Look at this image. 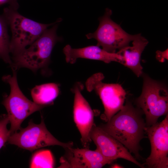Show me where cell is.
<instances>
[{
    "label": "cell",
    "mask_w": 168,
    "mask_h": 168,
    "mask_svg": "<svg viewBox=\"0 0 168 168\" xmlns=\"http://www.w3.org/2000/svg\"><path fill=\"white\" fill-rule=\"evenodd\" d=\"M8 25L3 15H0V59L11 66L12 61L9 55L10 41L7 31Z\"/></svg>",
    "instance_id": "obj_16"
},
{
    "label": "cell",
    "mask_w": 168,
    "mask_h": 168,
    "mask_svg": "<svg viewBox=\"0 0 168 168\" xmlns=\"http://www.w3.org/2000/svg\"><path fill=\"white\" fill-rule=\"evenodd\" d=\"M8 0H0V5L7 3Z\"/></svg>",
    "instance_id": "obj_22"
},
{
    "label": "cell",
    "mask_w": 168,
    "mask_h": 168,
    "mask_svg": "<svg viewBox=\"0 0 168 168\" xmlns=\"http://www.w3.org/2000/svg\"><path fill=\"white\" fill-rule=\"evenodd\" d=\"M18 0H8L7 3L9 6L14 8L18 9L19 7V4L17 2Z\"/></svg>",
    "instance_id": "obj_20"
},
{
    "label": "cell",
    "mask_w": 168,
    "mask_h": 168,
    "mask_svg": "<svg viewBox=\"0 0 168 168\" xmlns=\"http://www.w3.org/2000/svg\"><path fill=\"white\" fill-rule=\"evenodd\" d=\"M54 162L53 155L49 150H38L33 154L31 159L30 168H53Z\"/></svg>",
    "instance_id": "obj_17"
},
{
    "label": "cell",
    "mask_w": 168,
    "mask_h": 168,
    "mask_svg": "<svg viewBox=\"0 0 168 168\" xmlns=\"http://www.w3.org/2000/svg\"><path fill=\"white\" fill-rule=\"evenodd\" d=\"M58 23L46 29L29 48L13 56L11 66L12 69L25 68L35 72L48 67L54 47L62 39L57 34Z\"/></svg>",
    "instance_id": "obj_2"
},
{
    "label": "cell",
    "mask_w": 168,
    "mask_h": 168,
    "mask_svg": "<svg viewBox=\"0 0 168 168\" xmlns=\"http://www.w3.org/2000/svg\"><path fill=\"white\" fill-rule=\"evenodd\" d=\"M66 152L60 159L61 164L59 167L100 168L114 161L105 157L96 150L89 148H64Z\"/></svg>",
    "instance_id": "obj_12"
},
{
    "label": "cell",
    "mask_w": 168,
    "mask_h": 168,
    "mask_svg": "<svg viewBox=\"0 0 168 168\" xmlns=\"http://www.w3.org/2000/svg\"><path fill=\"white\" fill-rule=\"evenodd\" d=\"M9 121L7 114H3L0 119V149L8 141L10 135L9 130L7 128V125Z\"/></svg>",
    "instance_id": "obj_18"
},
{
    "label": "cell",
    "mask_w": 168,
    "mask_h": 168,
    "mask_svg": "<svg viewBox=\"0 0 168 168\" xmlns=\"http://www.w3.org/2000/svg\"><path fill=\"white\" fill-rule=\"evenodd\" d=\"M12 70V76L5 75L2 77V80L10 87L9 95L4 96L2 103L11 124L10 135L20 129L22 122L29 116L45 107L30 101L24 95L18 85L16 70Z\"/></svg>",
    "instance_id": "obj_5"
},
{
    "label": "cell",
    "mask_w": 168,
    "mask_h": 168,
    "mask_svg": "<svg viewBox=\"0 0 168 168\" xmlns=\"http://www.w3.org/2000/svg\"><path fill=\"white\" fill-rule=\"evenodd\" d=\"M82 84L77 82L72 89L74 94L73 107L74 120L81 134V140L84 148H89L92 140L90 134L95 125L94 113L88 102L82 94Z\"/></svg>",
    "instance_id": "obj_10"
},
{
    "label": "cell",
    "mask_w": 168,
    "mask_h": 168,
    "mask_svg": "<svg viewBox=\"0 0 168 168\" xmlns=\"http://www.w3.org/2000/svg\"><path fill=\"white\" fill-rule=\"evenodd\" d=\"M151 145V152L145 164L150 168L168 167V115L160 123L146 127Z\"/></svg>",
    "instance_id": "obj_9"
},
{
    "label": "cell",
    "mask_w": 168,
    "mask_h": 168,
    "mask_svg": "<svg viewBox=\"0 0 168 168\" xmlns=\"http://www.w3.org/2000/svg\"><path fill=\"white\" fill-rule=\"evenodd\" d=\"M142 75L143 80L142 92L136 102L145 115L146 127H149L156 123L160 116L168 114V91L164 83L146 74Z\"/></svg>",
    "instance_id": "obj_4"
},
{
    "label": "cell",
    "mask_w": 168,
    "mask_h": 168,
    "mask_svg": "<svg viewBox=\"0 0 168 168\" xmlns=\"http://www.w3.org/2000/svg\"><path fill=\"white\" fill-rule=\"evenodd\" d=\"M156 59L161 62H163L166 59H168V49L164 51H157L156 52Z\"/></svg>",
    "instance_id": "obj_19"
},
{
    "label": "cell",
    "mask_w": 168,
    "mask_h": 168,
    "mask_svg": "<svg viewBox=\"0 0 168 168\" xmlns=\"http://www.w3.org/2000/svg\"><path fill=\"white\" fill-rule=\"evenodd\" d=\"M104 78L101 72L94 74L87 79L86 86L87 91H94L99 96L104 109L101 117L107 122L123 107L126 93L120 84L103 82Z\"/></svg>",
    "instance_id": "obj_8"
},
{
    "label": "cell",
    "mask_w": 168,
    "mask_h": 168,
    "mask_svg": "<svg viewBox=\"0 0 168 168\" xmlns=\"http://www.w3.org/2000/svg\"><path fill=\"white\" fill-rule=\"evenodd\" d=\"M60 92L59 85L49 83L37 85L31 90L33 101L45 107L52 105Z\"/></svg>",
    "instance_id": "obj_15"
},
{
    "label": "cell",
    "mask_w": 168,
    "mask_h": 168,
    "mask_svg": "<svg viewBox=\"0 0 168 168\" xmlns=\"http://www.w3.org/2000/svg\"><path fill=\"white\" fill-rule=\"evenodd\" d=\"M19 129V132L10 135L8 143L31 152L52 145H58L64 148L73 145L72 142L64 143L56 138L47 129L43 118L39 124H35L31 120L27 127H21Z\"/></svg>",
    "instance_id": "obj_7"
},
{
    "label": "cell",
    "mask_w": 168,
    "mask_h": 168,
    "mask_svg": "<svg viewBox=\"0 0 168 168\" xmlns=\"http://www.w3.org/2000/svg\"><path fill=\"white\" fill-rule=\"evenodd\" d=\"M67 63H75L78 58L100 60L106 63L114 61L121 63L122 58L117 52H108L97 45H91L80 48H73L68 44L63 49Z\"/></svg>",
    "instance_id": "obj_13"
},
{
    "label": "cell",
    "mask_w": 168,
    "mask_h": 168,
    "mask_svg": "<svg viewBox=\"0 0 168 168\" xmlns=\"http://www.w3.org/2000/svg\"><path fill=\"white\" fill-rule=\"evenodd\" d=\"M141 110L126 101L122 109L99 127L123 144L140 160V142L144 137L146 123Z\"/></svg>",
    "instance_id": "obj_1"
},
{
    "label": "cell",
    "mask_w": 168,
    "mask_h": 168,
    "mask_svg": "<svg viewBox=\"0 0 168 168\" xmlns=\"http://www.w3.org/2000/svg\"><path fill=\"white\" fill-rule=\"evenodd\" d=\"M112 168H123V166L121 165L118 164H115L113 165L112 166Z\"/></svg>",
    "instance_id": "obj_21"
},
{
    "label": "cell",
    "mask_w": 168,
    "mask_h": 168,
    "mask_svg": "<svg viewBox=\"0 0 168 168\" xmlns=\"http://www.w3.org/2000/svg\"><path fill=\"white\" fill-rule=\"evenodd\" d=\"M17 9L10 6L3 9L2 15L10 27L12 38L10 41V53L14 56L31 45L51 26L61 21V18L49 24L36 22L21 14Z\"/></svg>",
    "instance_id": "obj_3"
},
{
    "label": "cell",
    "mask_w": 168,
    "mask_h": 168,
    "mask_svg": "<svg viewBox=\"0 0 168 168\" xmlns=\"http://www.w3.org/2000/svg\"><path fill=\"white\" fill-rule=\"evenodd\" d=\"M111 10L105 9L104 15L99 18V24L97 30L92 33L86 35L88 39H94L97 41L96 45L110 53H115L119 50L129 45V43L136 39L139 34L130 35L124 30L110 18Z\"/></svg>",
    "instance_id": "obj_6"
},
{
    "label": "cell",
    "mask_w": 168,
    "mask_h": 168,
    "mask_svg": "<svg viewBox=\"0 0 168 168\" xmlns=\"http://www.w3.org/2000/svg\"><path fill=\"white\" fill-rule=\"evenodd\" d=\"M148 43L147 40L139 34L133 41L132 46H125L117 52L122 58L121 64L130 69L138 77L143 73L141 55Z\"/></svg>",
    "instance_id": "obj_14"
},
{
    "label": "cell",
    "mask_w": 168,
    "mask_h": 168,
    "mask_svg": "<svg viewBox=\"0 0 168 168\" xmlns=\"http://www.w3.org/2000/svg\"><path fill=\"white\" fill-rule=\"evenodd\" d=\"M90 137L96 146V150L105 158L113 161L122 158L140 167H144L143 165L138 162L123 144L100 127L94 126Z\"/></svg>",
    "instance_id": "obj_11"
}]
</instances>
